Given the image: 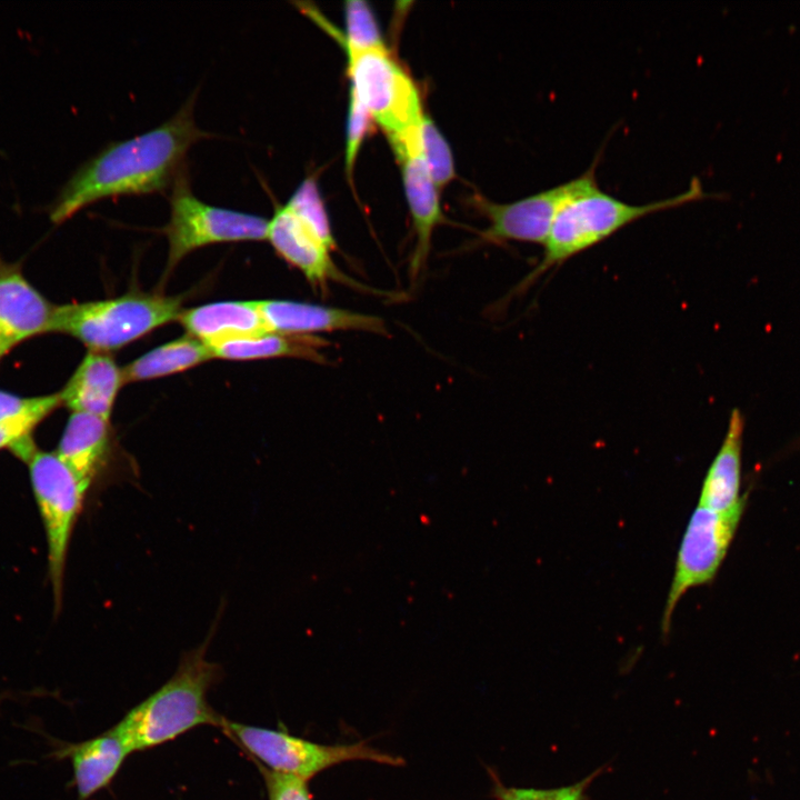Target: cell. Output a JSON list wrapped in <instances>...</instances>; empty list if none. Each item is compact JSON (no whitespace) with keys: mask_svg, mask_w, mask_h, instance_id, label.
<instances>
[{"mask_svg":"<svg viewBox=\"0 0 800 800\" xmlns=\"http://www.w3.org/2000/svg\"><path fill=\"white\" fill-rule=\"evenodd\" d=\"M194 91L160 126L132 138L113 141L79 166L47 207L50 221L61 224L102 199L142 196L171 189L184 171L190 148L212 136L194 120Z\"/></svg>","mask_w":800,"mask_h":800,"instance_id":"1","label":"cell"},{"mask_svg":"<svg viewBox=\"0 0 800 800\" xmlns=\"http://www.w3.org/2000/svg\"><path fill=\"white\" fill-rule=\"evenodd\" d=\"M598 160L599 156L584 184L557 212L540 262L523 278L517 291H523L549 270L649 214L707 198H721L719 193L706 192L694 177L679 194L642 204L629 203L600 189L596 177Z\"/></svg>","mask_w":800,"mask_h":800,"instance_id":"2","label":"cell"},{"mask_svg":"<svg viewBox=\"0 0 800 800\" xmlns=\"http://www.w3.org/2000/svg\"><path fill=\"white\" fill-rule=\"evenodd\" d=\"M209 643L210 637L186 652L174 674L112 728L130 753L173 740L198 726L221 727L223 718L207 700L221 677V667L206 658Z\"/></svg>","mask_w":800,"mask_h":800,"instance_id":"3","label":"cell"},{"mask_svg":"<svg viewBox=\"0 0 800 800\" xmlns=\"http://www.w3.org/2000/svg\"><path fill=\"white\" fill-rule=\"evenodd\" d=\"M182 310L181 297L142 292L56 304L51 332L70 336L88 350L110 353L178 321Z\"/></svg>","mask_w":800,"mask_h":800,"instance_id":"4","label":"cell"},{"mask_svg":"<svg viewBox=\"0 0 800 800\" xmlns=\"http://www.w3.org/2000/svg\"><path fill=\"white\" fill-rule=\"evenodd\" d=\"M17 458L28 466L32 492L44 529L54 608L56 612H59L70 541L91 487L56 451L40 450L34 442Z\"/></svg>","mask_w":800,"mask_h":800,"instance_id":"5","label":"cell"},{"mask_svg":"<svg viewBox=\"0 0 800 800\" xmlns=\"http://www.w3.org/2000/svg\"><path fill=\"white\" fill-rule=\"evenodd\" d=\"M169 206V221L161 229L169 246L167 273L202 247L267 238L269 219L200 200L191 190L186 170L171 187Z\"/></svg>","mask_w":800,"mask_h":800,"instance_id":"6","label":"cell"},{"mask_svg":"<svg viewBox=\"0 0 800 800\" xmlns=\"http://www.w3.org/2000/svg\"><path fill=\"white\" fill-rule=\"evenodd\" d=\"M223 731L266 768L299 777L306 781L321 771L352 760L401 766L403 760L374 749L364 741L324 746L287 732L231 722L223 719Z\"/></svg>","mask_w":800,"mask_h":800,"instance_id":"7","label":"cell"},{"mask_svg":"<svg viewBox=\"0 0 800 800\" xmlns=\"http://www.w3.org/2000/svg\"><path fill=\"white\" fill-rule=\"evenodd\" d=\"M348 72L350 91L387 137L419 123L423 111L418 88L387 48L348 58Z\"/></svg>","mask_w":800,"mask_h":800,"instance_id":"8","label":"cell"},{"mask_svg":"<svg viewBox=\"0 0 800 800\" xmlns=\"http://www.w3.org/2000/svg\"><path fill=\"white\" fill-rule=\"evenodd\" d=\"M747 498L734 509L717 512L697 506L678 550L661 629L670 631L673 611L689 589L710 582L720 568L739 526Z\"/></svg>","mask_w":800,"mask_h":800,"instance_id":"9","label":"cell"},{"mask_svg":"<svg viewBox=\"0 0 800 800\" xmlns=\"http://www.w3.org/2000/svg\"><path fill=\"white\" fill-rule=\"evenodd\" d=\"M592 166L593 162L576 179L512 202L479 200L481 212L489 221V227L481 232L482 240L493 243L521 241L543 246L557 212L584 184Z\"/></svg>","mask_w":800,"mask_h":800,"instance_id":"10","label":"cell"},{"mask_svg":"<svg viewBox=\"0 0 800 800\" xmlns=\"http://www.w3.org/2000/svg\"><path fill=\"white\" fill-rule=\"evenodd\" d=\"M266 239L276 253L298 269L313 287L324 290L329 282L334 281L356 289H367L348 278L336 266L331 258V250L334 249L336 243L328 241L309 221L286 203L274 206Z\"/></svg>","mask_w":800,"mask_h":800,"instance_id":"11","label":"cell"},{"mask_svg":"<svg viewBox=\"0 0 800 800\" xmlns=\"http://www.w3.org/2000/svg\"><path fill=\"white\" fill-rule=\"evenodd\" d=\"M417 126L404 133L388 137L400 164L403 189L416 234V246L409 264L412 279L418 278L424 268L429 257L432 232L443 219L439 202V189L426 166Z\"/></svg>","mask_w":800,"mask_h":800,"instance_id":"12","label":"cell"},{"mask_svg":"<svg viewBox=\"0 0 800 800\" xmlns=\"http://www.w3.org/2000/svg\"><path fill=\"white\" fill-rule=\"evenodd\" d=\"M54 309L24 277L19 262H7L0 256V343L8 351L51 332Z\"/></svg>","mask_w":800,"mask_h":800,"instance_id":"13","label":"cell"},{"mask_svg":"<svg viewBox=\"0 0 800 800\" xmlns=\"http://www.w3.org/2000/svg\"><path fill=\"white\" fill-rule=\"evenodd\" d=\"M269 331L316 336L319 332L364 331L384 334V321L374 314L291 300H259Z\"/></svg>","mask_w":800,"mask_h":800,"instance_id":"14","label":"cell"},{"mask_svg":"<svg viewBox=\"0 0 800 800\" xmlns=\"http://www.w3.org/2000/svg\"><path fill=\"white\" fill-rule=\"evenodd\" d=\"M123 384L122 368L110 353L88 350L59 396L62 406L71 412H84L110 420Z\"/></svg>","mask_w":800,"mask_h":800,"instance_id":"15","label":"cell"},{"mask_svg":"<svg viewBox=\"0 0 800 800\" xmlns=\"http://www.w3.org/2000/svg\"><path fill=\"white\" fill-rule=\"evenodd\" d=\"M129 750L111 728L102 734L79 743H60L51 758H68L72 764V786L78 800H87L113 780Z\"/></svg>","mask_w":800,"mask_h":800,"instance_id":"16","label":"cell"},{"mask_svg":"<svg viewBox=\"0 0 800 800\" xmlns=\"http://www.w3.org/2000/svg\"><path fill=\"white\" fill-rule=\"evenodd\" d=\"M178 321L187 334L209 347L269 331L258 301H219L183 309Z\"/></svg>","mask_w":800,"mask_h":800,"instance_id":"17","label":"cell"},{"mask_svg":"<svg viewBox=\"0 0 800 800\" xmlns=\"http://www.w3.org/2000/svg\"><path fill=\"white\" fill-rule=\"evenodd\" d=\"M56 452L91 487L109 462L110 420L90 413L71 412Z\"/></svg>","mask_w":800,"mask_h":800,"instance_id":"18","label":"cell"},{"mask_svg":"<svg viewBox=\"0 0 800 800\" xmlns=\"http://www.w3.org/2000/svg\"><path fill=\"white\" fill-rule=\"evenodd\" d=\"M743 427L740 410H732L726 437L704 477L699 506L727 512L748 498L739 496Z\"/></svg>","mask_w":800,"mask_h":800,"instance_id":"19","label":"cell"},{"mask_svg":"<svg viewBox=\"0 0 800 800\" xmlns=\"http://www.w3.org/2000/svg\"><path fill=\"white\" fill-rule=\"evenodd\" d=\"M329 342L318 336L262 332L211 346L213 358L224 360H260L271 358H300L323 362L321 350Z\"/></svg>","mask_w":800,"mask_h":800,"instance_id":"20","label":"cell"},{"mask_svg":"<svg viewBox=\"0 0 800 800\" xmlns=\"http://www.w3.org/2000/svg\"><path fill=\"white\" fill-rule=\"evenodd\" d=\"M213 359L204 342L186 334L148 351L122 368L124 383L183 372Z\"/></svg>","mask_w":800,"mask_h":800,"instance_id":"21","label":"cell"},{"mask_svg":"<svg viewBox=\"0 0 800 800\" xmlns=\"http://www.w3.org/2000/svg\"><path fill=\"white\" fill-rule=\"evenodd\" d=\"M344 18L343 44L348 58L386 48L377 19L367 2L360 0L347 1Z\"/></svg>","mask_w":800,"mask_h":800,"instance_id":"22","label":"cell"},{"mask_svg":"<svg viewBox=\"0 0 800 800\" xmlns=\"http://www.w3.org/2000/svg\"><path fill=\"white\" fill-rule=\"evenodd\" d=\"M417 130L426 166L440 190L456 176L452 151L441 131L427 114L423 113Z\"/></svg>","mask_w":800,"mask_h":800,"instance_id":"23","label":"cell"},{"mask_svg":"<svg viewBox=\"0 0 800 800\" xmlns=\"http://www.w3.org/2000/svg\"><path fill=\"white\" fill-rule=\"evenodd\" d=\"M61 406L59 392L22 397L0 390V423L16 420H32L41 423Z\"/></svg>","mask_w":800,"mask_h":800,"instance_id":"24","label":"cell"},{"mask_svg":"<svg viewBox=\"0 0 800 800\" xmlns=\"http://www.w3.org/2000/svg\"><path fill=\"white\" fill-rule=\"evenodd\" d=\"M286 204L309 221L328 241L336 243L318 183L312 176L297 187Z\"/></svg>","mask_w":800,"mask_h":800,"instance_id":"25","label":"cell"},{"mask_svg":"<svg viewBox=\"0 0 800 800\" xmlns=\"http://www.w3.org/2000/svg\"><path fill=\"white\" fill-rule=\"evenodd\" d=\"M371 120L368 110L350 91L346 139V170L350 177Z\"/></svg>","mask_w":800,"mask_h":800,"instance_id":"26","label":"cell"},{"mask_svg":"<svg viewBox=\"0 0 800 800\" xmlns=\"http://www.w3.org/2000/svg\"><path fill=\"white\" fill-rule=\"evenodd\" d=\"M592 777L590 776L574 784L557 789L504 788L499 786L496 793L499 800H582L583 792Z\"/></svg>","mask_w":800,"mask_h":800,"instance_id":"27","label":"cell"},{"mask_svg":"<svg viewBox=\"0 0 800 800\" xmlns=\"http://www.w3.org/2000/svg\"><path fill=\"white\" fill-rule=\"evenodd\" d=\"M259 769L264 778L269 800H311L306 780L261 764Z\"/></svg>","mask_w":800,"mask_h":800,"instance_id":"28","label":"cell"},{"mask_svg":"<svg viewBox=\"0 0 800 800\" xmlns=\"http://www.w3.org/2000/svg\"><path fill=\"white\" fill-rule=\"evenodd\" d=\"M40 423L32 420H16L0 423V450L12 451L17 446L32 439L33 430Z\"/></svg>","mask_w":800,"mask_h":800,"instance_id":"29","label":"cell"},{"mask_svg":"<svg viewBox=\"0 0 800 800\" xmlns=\"http://www.w3.org/2000/svg\"><path fill=\"white\" fill-rule=\"evenodd\" d=\"M10 351H8L1 343H0V361L1 359L8 354Z\"/></svg>","mask_w":800,"mask_h":800,"instance_id":"30","label":"cell"}]
</instances>
